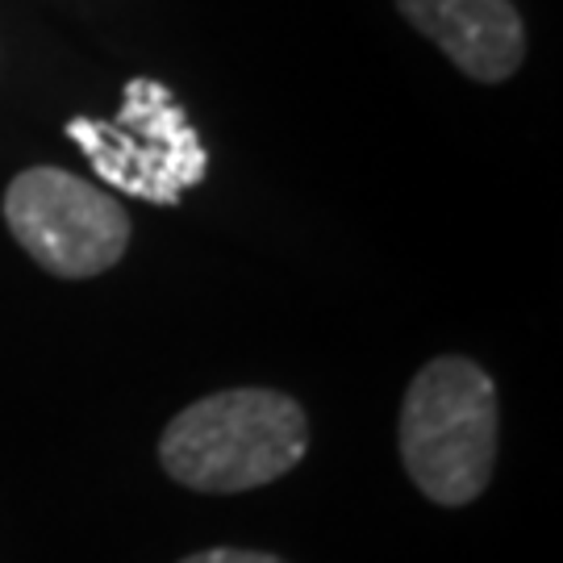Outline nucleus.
<instances>
[{"label":"nucleus","instance_id":"7ed1b4c3","mask_svg":"<svg viewBox=\"0 0 563 563\" xmlns=\"http://www.w3.org/2000/svg\"><path fill=\"white\" fill-rule=\"evenodd\" d=\"M4 222L30 260L63 280L101 276L125 255L130 218L109 192L59 167H30L4 192Z\"/></svg>","mask_w":563,"mask_h":563},{"label":"nucleus","instance_id":"f257e3e1","mask_svg":"<svg viewBox=\"0 0 563 563\" xmlns=\"http://www.w3.org/2000/svg\"><path fill=\"white\" fill-rule=\"evenodd\" d=\"M309 451V418L272 388H230L180 409L159 439L163 472L197 493H246L288 476Z\"/></svg>","mask_w":563,"mask_h":563},{"label":"nucleus","instance_id":"20e7f679","mask_svg":"<svg viewBox=\"0 0 563 563\" xmlns=\"http://www.w3.org/2000/svg\"><path fill=\"white\" fill-rule=\"evenodd\" d=\"M397 9L481 84L514 76L526 55L522 18L509 0H397Z\"/></svg>","mask_w":563,"mask_h":563},{"label":"nucleus","instance_id":"f03ea898","mask_svg":"<svg viewBox=\"0 0 563 563\" xmlns=\"http://www.w3.org/2000/svg\"><path fill=\"white\" fill-rule=\"evenodd\" d=\"M497 384L463 355L430 360L405 388L401 463L434 505L481 497L497 467Z\"/></svg>","mask_w":563,"mask_h":563},{"label":"nucleus","instance_id":"39448f33","mask_svg":"<svg viewBox=\"0 0 563 563\" xmlns=\"http://www.w3.org/2000/svg\"><path fill=\"white\" fill-rule=\"evenodd\" d=\"M180 563H284L280 555H267V551H246V547H209L197 551Z\"/></svg>","mask_w":563,"mask_h":563}]
</instances>
